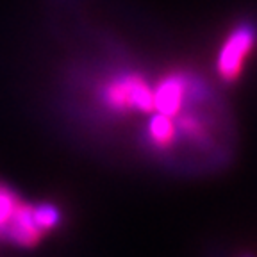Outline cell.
I'll use <instances>...</instances> for the list:
<instances>
[{"mask_svg": "<svg viewBox=\"0 0 257 257\" xmlns=\"http://www.w3.org/2000/svg\"><path fill=\"white\" fill-rule=\"evenodd\" d=\"M22 207V202L16 198L11 189L0 186V237L9 241L15 218Z\"/></svg>", "mask_w": 257, "mask_h": 257, "instance_id": "obj_3", "label": "cell"}, {"mask_svg": "<svg viewBox=\"0 0 257 257\" xmlns=\"http://www.w3.org/2000/svg\"><path fill=\"white\" fill-rule=\"evenodd\" d=\"M255 38L257 29L250 24L239 25V27H236L230 32L229 40L225 41L223 48H221L216 64L218 75L225 82H232V80H236L239 77L246 56L252 52Z\"/></svg>", "mask_w": 257, "mask_h": 257, "instance_id": "obj_2", "label": "cell"}, {"mask_svg": "<svg viewBox=\"0 0 257 257\" xmlns=\"http://www.w3.org/2000/svg\"><path fill=\"white\" fill-rule=\"evenodd\" d=\"M243 257H255V255H252V253H246V255H243Z\"/></svg>", "mask_w": 257, "mask_h": 257, "instance_id": "obj_5", "label": "cell"}, {"mask_svg": "<svg viewBox=\"0 0 257 257\" xmlns=\"http://www.w3.org/2000/svg\"><path fill=\"white\" fill-rule=\"evenodd\" d=\"M102 104L112 112H150L154 89L140 75H121L102 88Z\"/></svg>", "mask_w": 257, "mask_h": 257, "instance_id": "obj_1", "label": "cell"}, {"mask_svg": "<svg viewBox=\"0 0 257 257\" xmlns=\"http://www.w3.org/2000/svg\"><path fill=\"white\" fill-rule=\"evenodd\" d=\"M32 220L38 229L45 234L47 230L56 229L61 223V211L52 204H40L32 207Z\"/></svg>", "mask_w": 257, "mask_h": 257, "instance_id": "obj_4", "label": "cell"}]
</instances>
